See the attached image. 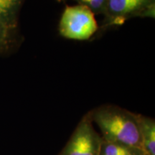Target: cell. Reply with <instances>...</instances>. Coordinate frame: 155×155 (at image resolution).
<instances>
[{
	"instance_id": "cell-4",
	"label": "cell",
	"mask_w": 155,
	"mask_h": 155,
	"mask_svg": "<svg viewBox=\"0 0 155 155\" xmlns=\"http://www.w3.org/2000/svg\"><path fill=\"white\" fill-rule=\"evenodd\" d=\"M101 139L88 113L77 125L59 155H99Z\"/></svg>"
},
{
	"instance_id": "cell-2",
	"label": "cell",
	"mask_w": 155,
	"mask_h": 155,
	"mask_svg": "<svg viewBox=\"0 0 155 155\" xmlns=\"http://www.w3.org/2000/svg\"><path fill=\"white\" fill-rule=\"evenodd\" d=\"M98 29L94 12L84 5L67 6L60 19V35L69 40H89Z\"/></svg>"
},
{
	"instance_id": "cell-3",
	"label": "cell",
	"mask_w": 155,
	"mask_h": 155,
	"mask_svg": "<svg viewBox=\"0 0 155 155\" xmlns=\"http://www.w3.org/2000/svg\"><path fill=\"white\" fill-rule=\"evenodd\" d=\"M155 0H108L102 27L120 26L133 17L154 18Z\"/></svg>"
},
{
	"instance_id": "cell-11",
	"label": "cell",
	"mask_w": 155,
	"mask_h": 155,
	"mask_svg": "<svg viewBox=\"0 0 155 155\" xmlns=\"http://www.w3.org/2000/svg\"><path fill=\"white\" fill-rule=\"evenodd\" d=\"M147 155H150V154H147Z\"/></svg>"
},
{
	"instance_id": "cell-7",
	"label": "cell",
	"mask_w": 155,
	"mask_h": 155,
	"mask_svg": "<svg viewBox=\"0 0 155 155\" xmlns=\"http://www.w3.org/2000/svg\"><path fill=\"white\" fill-rule=\"evenodd\" d=\"M102 139V138H101ZM144 151L101 139L99 155H147Z\"/></svg>"
},
{
	"instance_id": "cell-1",
	"label": "cell",
	"mask_w": 155,
	"mask_h": 155,
	"mask_svg": "<svg viewBox=\"0 0 155 155\" xmlns=\"http://www.w3.org/2000/svg\"><path fill=\"white\" fill-rule=\"evenodd\" d=\"M88 114L101 131L104 140L144 151L135 113L117 106L103 105Z\"/></svg>"
},
{
	"instance_id": "cell-10",
	"label": "cell",
	"mask_w": 155,
	"mask_h": 155,
	"mask_svg": "<svg viewBox=\"0 0 155 155\" xmlns=\"http://www.w3.org/2000/svg\"><path fill=\"white\" fill-rule=\"evenodd\" d=\"M58 1H59V2H61V1H62V0H58Z\"/></svg>"
},
{
	"instance_id": "cell-8",
	"label": "cell",
	"mask_w": 155,
	"mask_h": 155,
	"mask_svg": "<svg viewBox=\"0 0 155 155\" xmlns=\"http://www.w3.org/2000/svg\"><path fill=\"white\" fill-rule=\"evenodd\" d=\"M78 5H84L90 9L94 14L105 16L107 10L108 0H75Z\"/></svg>"
},
{
	"instance_id": "cell-9",
	"label": "cell",
	"mask_w": 155,
	"mask_h": 155,
	"mask_svg": "<svg viewBox=\"0 0 155 155\" xmlns=\"http://www.w3.org/2000/svg\"><path fill=\"white\" fill-rule=\"evenodd\" d=\"M9 30L8 28L0 22V50L8 43Z\"/></svg>"
},
{
	"instance_id": "cell-5",
	"label": "cell",
	"mask_w": 155,
	"mask_h": 155,
	"mask_svg": "<svg viewBox=\"0 0 155 155\" xmlns=\"http://www.w3.org/2000/svg\"><path fill=\"white\" fill-rule=\"evenodd\" d=\"M143 148L147 154L155 155V121L136 114Z\"/></svg>"
},
{
	"instance_id": "cell-6",
	"label": "cell",
	"mask_w": 155,
	"mask_h": 155,
	"mask_svg": "<svg viewBox=\"0 0 155 155\" xmlns=\"http://www.w3.org/2000/svg\"><path fill=\"white\" fill-rule=\"evenodd\" d=\"M22 0H0V22L9 30L17 23V14Z\"/></svg>"
}]
</instances>
